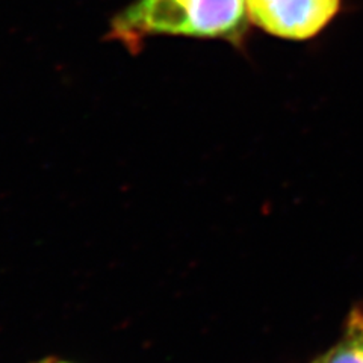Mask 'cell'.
Here are the masks:
<instances>
[{"label": "cell", "instance_id": "cell-4", "mask_svg": "<svg viewBox=\"0 0 363 363\" xmlns=\"http://www.w3.org/2000/svg\"><path fill=\"white\" fill-rule=\"evenodd\" d=\"M37 363H58V362H55L52 359H45V360H41V362H37Z\"/></svg>", "mask_w": 363, "mask_h": 363}, {"label": "cell", "instance_id": "cell-2", "mask_svg": "<svg viewBox=\"0 0 363 363\" xmlns=\"http://www.w3.org/2000/svg\"><path fill=\"white\" fill-rule=\"evenodd\" d=\"M342 0H245L252 25L272 37L311 40L330 25Z\"/></svg>", "mask_w": 363, "mask_h": 363}, {"label": "cell", "instance_id": "cell-1", "mask_svg": "<svg viewBox=\"0 0 363 363\" xmlns=\"http://www.w3.org/2000/svg\"><path fill=\"white\" fill-rule=\"evenodd\" d=\"M248 23L245 0H133L112 17L108 37L132 53L152 37L223 40L240 48Z\"/></svg>", "mask_w": 363, "mask_h": 363}, {"label": "cell", "instance_id": "cell-5", "mask_svg": "<svg viewBox=\"0 0 363 363\" xmlns=\"http://www.w3.org/2000/svg\"><path fill=\"white\" fill-rule=\"evenodd\" d=\"M58 363H67V362H58Z\"/></svg>", "mask_w": 363, "mask_h": 363}, {"label": "cell", "instance_id": "cell-6", "mask_svg": "<svg viewBox=\"0 0 363 363\" xmlns=\"http://www.w3.org/2000/svg\"><path fill=\"white\" fill-rule=\"evenodd\" d=\"M313 363H320V362H318V360H316V362H313Z\"/></svg>", "mask_w": 363, "mask_h": 363}, {"label": "cell", "instance_id": "cell-3", "mask_svg": "<svg viewBox=\"0 0 363 363\" xmlns=\"http://www.w3.org/2000/svg\"><path fill=\"white\" fill-rule=\"evenodd\" d=\"M320 363H363V309H353L337 344L318 359Z\"/></svg>", "mask_w": 363, "mask_h": 363}]
</instances>
